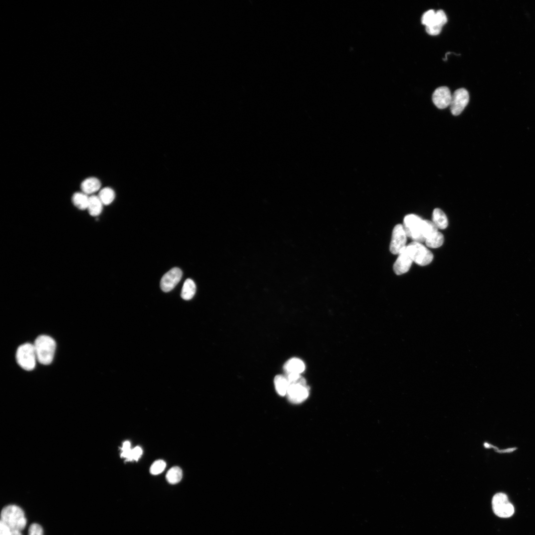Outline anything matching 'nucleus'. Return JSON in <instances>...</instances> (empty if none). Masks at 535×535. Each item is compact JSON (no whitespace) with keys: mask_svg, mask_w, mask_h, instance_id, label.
Segmentation results:
<instances>
[{"mask_svg":"<svg viewBox=\"0 0 535 535\" xmlns=\"http://www.w3.org/2000/svg\"><path fill=\"white\" fill-rule=\"evenodd\" d=\"M286 376L289 383L287 394L289 401L296 404L306 401L310 393V388L307 385L306 380L299 374H288Z\"/></svg>","mask_w":535,"mask_h":535,"instance_id":"f257e3e1","label":"nucleus"},{"mask_svg":"<svg viewBox=\"0 0 535 535\" xmlns=\"http://www.w3.org/2000/svg\"><path fill=\"white\" fill-rule=\"evenodd\" d=\"M1 520L12 531L23 530L27 524V518L23 509L15 505H10L3 508L1 512Z\"/></svg>","mask_w":535,"mask_h":535,"instance_id":"f03ea898","label":"nucleus"},{"mask_svg":"<svg viewBox=\"0 0 535 535\" xmlns=\"http://www.w3.org/2000/svg\"><path fill=\"white\" fill-rule=\"evenodd\" d=\"M34 345L39 362L44 365L51 364L56 350L55 341L49 336L42 335L37 339Z\"/></svg>","mask_w":535,"mask_h":535,"instance_id":"7ed1b4c3","label":"nucleus"},{"mask_svg":"<svg viewBox=\"0 0 535 535\" xmlns=\"http://www.w3.org/2000/svg\"><path fill=\"white\" fill-rule=\"evenodd\" d=\"M424 220L418 216L410 214L404 219L403 227L406 235L414 241L419 243L425 242L423 236Z\"/></svg>","mask_w":535,"mask_h":535,"instance_id":"20e7f679","label":"nucleus"},{"mask_svg":"<svg viewBox=\"0 0 535 535\" xmlns=\"http://www.w3.org/2000/svg\"><path fill=\"white\" fill-rule=\"evenodd\" d=\"M16 358L19 365L24 370L32 371L34 369L37 360L34 345L27 343L19 347Z\"/></svg>","mask_w":535,"mask_h":535,"instance_id":"39448f33","label":"nucleus"},{"mask_svg":"<svg viewBox=\"0 0 535 535\" xmlns=\"http://www.w3.org/2000/svg\"><path fill=\"white\" fill-rule=\"evenodd\" d=\"M406 248L413 262L420 266H426L433 259V253L421 243L413 241Z\"/></svg>","mask_w":535,"mask_h":535,"instance_id":"423d86ee","label":"nucleus"},{"mask_svg":"<svg viewBox=\"0 0 535 535\" xmlns=\"http://www.w3.org/2000/svg\"><path fill=\"white\" fill-rule=\"evenodd\" d=\"M492 507L494 514L500 518H509L514 513L513 505L509 501L507 495L502 492L493 496Z\"/></svg>","mask_w":535,"mask_h":535,"instance_id":"0eeeda50","label":"nucleus"},{"mask_svg":"<svg viewBox=\"0 0 535 535\" xmlns=\"http://www.w3.org/2000/svg\"><path fill=\"white\" fill-rule=\"evenodd\" d=\"M469 101L468 91L464 89L456 90L452 95L450 105V111L454 116L460 115L467 106Z\"/></svg>","mask_w":535,"mask_h":535,"instance_id":"6e6552de","label":"nucleus"},{"mask_svg":"<svg viewBox=\"0 0 535 535\" xmlns=\"http://www.w3.org/2000/svg\"><path fill=\"white\" fill-rule=\"evenodd\" d=\"M407 235L403 226L399 224L396 225L393 231L392 240L390 244V251L393 254H399L406 246Z\"/></svg>","mask_w":535,"mask_h":535,"instance_id":"1a4fd4ad","label":"nucleus"},{"mask_svg":"<svg viewBox=\"0 0 535 535\" xmlns=\"http://www.w3.org/2000/svg\"><path fill=\"white\" fill-rule=\"evenodd\" d=\"M182 276V271L178 268H174L170 270L161 280L160 287L162 291L168 293L172 291L179 283Z\"/></svg>","mask_w":535,"mask_h":535,"instance_id":"9d476101","label":"nucleus"},{"mask_svg":"<svg viewBox=\"0 0 535 535\" xmlns=\"http://www.w3.org/2000/svg\"><path fill=\"white\" fill-rule=\"evenodd\" d=\"M451 98L450 91L446 87H442L436 89L432 96L434 104L440 109H444L449 106Z\"/></svg>","mask_w":535,"mask_h":535,"instance_id":"9b49d317","label":"nucleus"},{"mask_svg":"<svg viewBox=\"0 0 535 535\" xmlns=\"http://www.w3.org/2000/svg\"><path fill=\"white\" fill-rule=\"evenodd\" d=\"M399 256L394 265L396 274L401 275L407 273L410 268L413 260L407 251L406 246L399 254Z\"/></svg>","mask_w":535,"mask_h":535,"instance_id":"f8f14e48","label":"nucleus"},{"mask_svg":"<svg viewBox=\"0 0 535 535\" xmlns=\"http://www.w3.org/2000/svg\"><path fill=\"white\" fill-rule=\"evenodd\" d=\"M102 183L100 179L95 177H89L85 179L81 184L82 192L89 196L93 195L101 189Z\"/></svg>","mask_w":535,"mask_h":535,"instance_id":"ddd939ff","label":"nucleus"},{"mask_svg":"<svg viewBox=\"0 0 535 535\" xmlns=\"http://www.w3.org/2000/svg\"><path fill=\"white\" fill-rule=\"evenodd\" d=\"M306 369L305 363L300 359L293 358L289 360L284 366V370L287 374L301 375Z\"/></svg>","mask_w":535,"mask_h":535,"instance_id":"4468645a","label":"nucleus"},{"mask_svg":"<svg viewBox=\"0 0 535 535\" xmlns=\"http://www.w3.org/2000/svg\"><path fill=\"white\" fill-rule=\"evenodd\" d=\"M104 205L97 195L90 196L88 211L92 217H97L102 212Z\"/></svg>","mask_w":535,"mask_h":535,"instance_id":"2eb2a0df","label":"nucleus"},{"mask_svg":"<svg viewBox=\"0 0 535 535\" xmlns=\"http://www.w3.org/2000/svg\"><path fill=\"white\" fill-rule=\"evenodd\" d=\"M90 196L83 192L75 193L72 197L73 205L80 210H87Z\"/></svg>","mask_w":535,"mask_h":535,"instance_id":"dca6fc26","label":"nucleus"},{"mask_svg":"<svg viewBox=\"0 0 535 535\" xmlns=\"http://www.w3.org/2000/svg\"><path fill=\"white\" fill-rule=\"evenodd\" d=\"M196 286L194 282L187 279L184 283L181 293V298L185 301L191 300L195 295Z\"/></svg>","mask_w":535,"mask_h":535,"instance_id":"f3484780","label":"nucleus"},{"mask_svg":"<svg viewBox=\"0 0 535 535\" xmlns=\"http://www.w3.org/2000/svg\"><path fill=\"white\" fill-rule=\"evenodd\" d=\"M274 384L277 393L281 396H287L289 383L286 376L279 375L274 379Z\"/></svg>","mask_w":535,"mask_h":535,"instance_id":"a211bd4d","label":"nucleus"},{"mask_svg":"<svg viewBox=\"0 0 535 535\" xmlns=\"http://www.w3.org/2000/svg\"><path fill=\"white\" fill-rule=\"evenodd\" d=\"M433 221L438 228L444 229L448 225L446 216L442 210L438 208L435 209L433 211Z\"/></svg>","mask_w":535,"mask_h":535,"instance_id":"6ab92c4d","label":"nucleus"},{"mask_svg":"<svg viewBox=\"0 0 535 535\" xmlns=\"http://www.w3.org/2000/svg\"><path fill=\"white\" fill-rule=\"evenodd\" d=\"M104 206L111 204L115 199L116 193L114 189L109 187L101 189L97 195Z\"/></svg>","mask_w":535,"mask_h":535,"instance_id":"aec40b11","label":"nucleus"},{"mask_svg":"<svg viewBox=\"0 0 535 535\" xmlns=\"http://www.w3.org/2000/svg\"><path fill=\"white\" fill-rule=\"evenodd\" d=\"M182 478V470L178 466L172 467L166 475V479L168 482L171 484H176L179 483Z\"/></svg>","mask_w":535,"mask_h":535,"instance_id":"412c9836","label":"nucleus"},{"mask_svg":"<svg viewBox=\"0 0 535 535\" xmlns=\"http://www.w3.org/2000/svg\"><path fill=\"white\" fill-rule=\"evenodd\" d=\"M444 241L443 234L438 231L435 234L426 239L425 243L426 245L432 248H437L441 247Z\"/></svg>","mask_w":535,"mask_h":535,"instance_id":"4be33fe9","label":"nucleus"},{"mask_svg":"<svg viewBox=\"0 0 535 535\" xmlns=\"http://www.w3.org/2000/svg\"><path fill=\"white\" fill-rule=\"evenodd\" d=\"M438 229V227L433 222L429 220H424L423 236L426 240L437 232Z\"/></svg>","mask_w":535,"mask_h":535,"instance_id":"5701e85b","label":"nucleus"},{"mask_svg":"<svg viewBox=\"0 0 535 535\" xmlns=\"http://www.w3.org/2000/svg\"><path fill=\"white\" fill-rule=\"evenodd\" d=\"M436 12L433 10L426 12L422 16L421 22L426 27L431 26L435 20Z\"/></svg>","mask_w":535,"mask_h":535,"instance_id":"b1692460","label":"nucleus"},{"mask_svg":"<svg viewBox=\"0 0 535 535\" xmlns=\"http://www.w3.org/2000/svg\"><path fill=\"white\" fill-rule=\"evenodd\" d=\"M166 462L162 460H158L155 461L150 467V473L152 475H156L161 473L165 469Z\"/></svg>","mask_w":535,"mask_h":535,"instance_id":"393cba45","label":"nucleus"},{"mask_svg":"<svg viewBox=\"0 0 535 535\" xmlns=\"http://www.w3.org/2000/svg\"><path fill=\"white\" fill-rule=\"evenodd\" d=\"M142 449L139 446L132 449L129 458L126 461H137L142 454Z\"/></svg>","mask_w":535,"mask_h":535,"instance_id":"a878e982","label":"nucleus"},{"mask_svg":"<svg viewBox=\"0 0 535 535\" xmlns=\"http://www.w3.org/2000/svg\"><path fill=\"white\" fill-rule=\"evenodd\" d=\"M29 535H44L42 527L37 523L32 524L29 528Z\"/></svg>","mask_w":535,"mask_h":535,"instance_id":"bb28decb","label":"nucleus"},{"mask_svg":"<svg viewBox=\"0 0 535 535\" xmlns=\"http://www.w3.org/2000/svg\"><path fill=\"white\" fill-rule=\"evenodd\" d=\"M131 444L130 442L126 441L123 444V447L121 448L122 453L121 454V457L126 458L127 460L130 455L132 449L131 448Z\"/></svg>","mask_w":535,"mask_h":535,"instance_id":"cd10ccee","label":"nucleus"},{"mask_svg":"<svg viewBox=\"0 0 535 535\" xmlns=\"http://www.w3.org/2000/svg\"><path fill=\"white\" fill-rule=\"evenodd\" d=\"M0 535H12V531L3 522H0Z\"/></svg>","mask_w":535,"mask_h":535,"instance_id":"c85d7f7f","label":"nucleus"},{"mask_svg":"<svg viewBox=\"0 0 535 535\" xmlns=\"http://www.w3.org/2000/svg\"><path fill=\"white\" fill-rule=\"evenodd\" d=\"M12 535H22L21 531H12Z\"/></svg>","mask_w":535,"mask_h":535,"instance_id":"c756f323","label":"nucleus"}]
</instances>
